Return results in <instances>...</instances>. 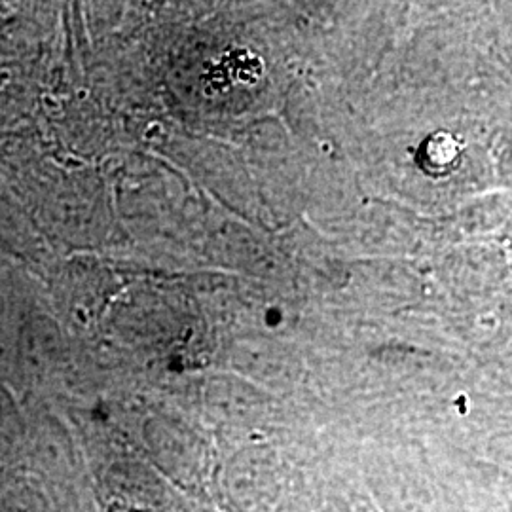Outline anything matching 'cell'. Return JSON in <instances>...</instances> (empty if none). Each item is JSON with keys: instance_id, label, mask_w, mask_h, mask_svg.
<instances>
[{"instance_id": "1", "label": "cell", "mask_w": 512, "mask_h": 512, "mask_svg": "<svg viewBox=\"0 0 512 512\" xmlns=\"http://www.w3.org/2000/svg\"><path fill=\"white\" fill-rule=\"evenodd\" d=\"M458 143L450 133H437L423 143L420 152L421 167L427 173L439 175L456 162Z\"/></svg>"}]
</instances>
